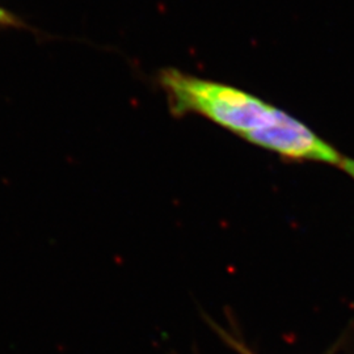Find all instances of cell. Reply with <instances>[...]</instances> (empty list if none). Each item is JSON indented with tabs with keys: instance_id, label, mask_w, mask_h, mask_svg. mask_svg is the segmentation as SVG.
Masks as SVG:
<instances>
[{
	"instance_id": "1",
	"label": "cell",
	"mask_w": 354,
	"mask_h": 354,
	"mask_svg": "<svg viewBox=\"0 0 354 354\" xmlns=\"http://www.w3.org/2000/svg\"><path fill=\"white\" fill-rule=\"evenodd\" d=\"M158 83L177 117L201 115L288 162L322 163L328 156V142L311 127L250 92L177 68L162 70Z\"/></svg>"
},
{
	"instance_id": "4",
	"label": "cell",
	"mask_w": 354,
	"mask_h": 354,
	"mask_svg": "<svg viewBox=\"0 0 354 354\" xmlns=\"http://www.w3.org/2000/svg\"><path fill=\"white\" fill-rule=\"evenodd\" d=\"M337 168H340L346 176L351 177L354 181V158L344 156Z\"/></svg>"
},
{
	"instance_id": "3",
	"label": "cell",
	"mask_w": 354,
	"mask_h": 354,
	"mask_svg": "<svg viewBox=\"0 0 354 354\" xmlns=\"http://www.w3.org/2000/svg\"><path fill=\"white\" fill-rule=\"evenodd\" d=\"M23 21L15 15L0 6V28H21Z\"/></svg>"
},
{
	"instance_id": "2",
	"label": "cell",
	"mask_w": 354,
	"mask_h": 354,
	"mask_svg": "<svg viewBox=\"0 0 354 354\" xmlns=\"http://www.w3.org/2000/svg\"><path fill=\"white\" fill-rule=\"evenodd\" d=\"M214 328L216 329V332L222 336V339L225 340V342H227L228 345H231L236 352L239 354H254L253 353L251 349H248L241 340H238V339H235L234 336H231L230 333H228L227 330H225L223 328H221V327H218V326H214Z\"/></svg>"
}]
</instances>
